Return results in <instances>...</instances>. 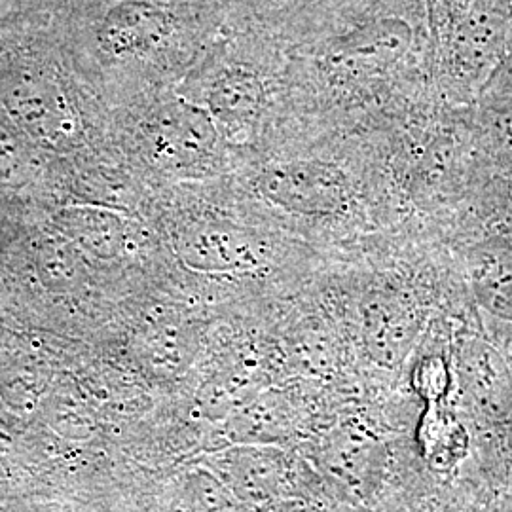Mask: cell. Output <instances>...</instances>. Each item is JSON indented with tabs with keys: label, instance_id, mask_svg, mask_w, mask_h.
<instances>
[{
	"label": "cell",
	"instance_id": "cell-1",
	"mask_svg": "<svg viewBox=\"0 0 512 512\" xmlns=\"http://www.w3.org/2000/svg\"><path fill=\"white\" fill-rule=\"evenodd\" d=\"M262 200L298 220L334 222L355 207V183L344 165L321 156L275 158L256 177Z\"/></svg>",
	"mask_w": 512,
	"mask_h": 512
},
{
	"label": "cell",
	"instance_id": "cell-2",
	"mask_svg": "<svg viewBox=\"0 0 512 512\" xmlns=\"http://www.w3.org/2000/svg\"><path fill=\"white\" fill-rule=\"evenodd\" d=\"M414 33L403 19L387 18L366 23L338 38L325 55V71L334 86L376 84L397 69L412 50Z\"/></svg>",
	"mask_w": 512,
	"mask_h": 512
},
{
	"label": "cell",
	"instance_id": "cell-3",
	"mask_svg": "<svg viewBox=\"0 0 512 512\" xmlns=\"http://www.w3.org/2000/svg\"><path fill=\"white\" fill-rule=\"evenodd\" d=\"M181 253L192 264L217 270H258L274 260V236L236 224H196L186 228Z\"/></svg>",
	"mask_w": 512,
	"mask_h": 512
},
{
	"label": "cell",
	"instance_id": "cell-4",
	"mask_svg": "<svg viewBox=\"0 0 512 512\" xmlns=\"http://www.w3.org/2000/svg\"><path fill=\"white\" fill-rule=\"evenodd\" d=\"M148 139L158 162L177 169L202 164L217 148V131L211 118L183 103L158 112Z\"/></svg>",
	"mask_w": 512,
	"mask_h": 512
},
{
	"label": "cell",
	"instance_id": "cell-5",
	"mask_svg": "<svg viewBox=\"0 0 512 512\" xmlns=\"http://www.w3.org/2000/svg\"><path fill=\"white\" fill-rule=\"evenodd\" d=\"M503 35V21L492 10L475 6L459 19L450 48V69L456 86H475L494 63Z\"/></svg>",
	"mask_w": 512,
	"mask_h": 512
},
{
	"label": "cell",
	"instance_id": "cell-6",
	"mask_svg": "<svg viewBox=\"0 0 512 512\" xmlns=\"http://www.w3.org/2000/svg\"><path fill=\"white\" fill-rule=\"evenodd\" d=\"M207 97L213 116L220 122L236 131H251L260 122L270 93L260 74L239 69L213 82Z\"/></svg>",
	"mask_w": 512,
	"mask_h": 512
},
{
	"label": "cell",
	"instance_id": "cell-7",
	"mask_svg": "<svg viewBox=\"0 0 512 512\" xmlns=\"http://www.w3.org/2000/svg\"><path fill=\"white\" fill-rule=\"evenodd\" d=\"M414 332V310L393 294H378L365 310L366 342L384 359H399Z\"/></svg>",
	"mask_w": 512,
	"mask_h": 512
},
{
	"label": "cell",
	"instance_id": "cell-8",
	"mask_svg": "<svg viewBox=\"0 0 512 512\" xmlns=\"http://www.w3.org/2000/svg\"><path fill=\"white\" fill-rule=\"evenodd\" d=\"M12 110L38 135L48 139H61V135L71 133L73 124L67 116L69 112L61 103V95L50 92L46 86L40 88L37 82L23 84V90L10 93Z\"/></svg>",
	"mask_w": 512,
	"mask_h": 512
},
{
	"label": "cell",
	"instance_id": "cell-9",
	"mask_svg": "<svg viewBox=\"0 0 512 512\" xmlns=\"http://www.w3.org/2000/svg\"><path fill=\"white\" fill-rule=\"evenodd\" d=\"M473 283L486 308L512 319V251L484 247L473 262Z\"/></svg>",
	"mask_w": 512,
	"mask_h": 512
},
{
	"label": "cell",
	"instance_id": "cell-10",
	"mask_svg": "<svg viewBox=\"0 0 512 512\" xmlns=\"http://www.w3.org/2000/svg\"><path fill=\"white\" fill-rule=\"evenodd\" d=\"M484 128L495 152L512 164V99L495 97L486 103Z\"/></svg>",
	"mask_w": 512,
	"mask_h": 512
}]
</instances>
